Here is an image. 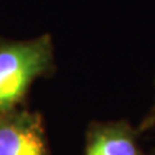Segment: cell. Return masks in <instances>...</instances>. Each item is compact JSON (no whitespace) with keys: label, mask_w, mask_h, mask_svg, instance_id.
Masks as SVG:
<instances>
[{"label":"cell","mask_w":155,"mask_h":155,"mask_svg":"<svg viewBox=\"0 0 155 155\" xmlns=\"http://www.w3.org/2000/svg\"><path fill=\"white\" fill-rule=\"evenodd\" d=\"M55 71V46L49 33L28 40L0 39V114L25 106L32 85Z\"/></svg>","instance_id":"1"},{"label":"cell","mask_w":155,"mask_h":155,"mask_svg":"<svg viewBox=\"0 0 155 155\" xmlns=\"http://www.w3.org/2000/svg\"><path fill=\"white\" fill-rule=\"evenodd\" d=\"M0 155H52L42 114L26 106L0 114Z\"/></svg>","instance_id":"2"},{"label":"cell","mask_w":155,"mask_h":155,"mask_svg":"<svg viewBox=\"0 0 155 155\" xmlns=\"http://www.w3.org/2000/svg\"><path fill=\"white\" fill-rule=\"evenodd\" d=\"M141 132L127 119L94 121L85 134L83 155H150L139 141Z\"/></svg>","instance_id":"3"},{"label":"cell","mask_w":155,"mask_h":155,"mask_svg":"<svg viewBox=\"0 0 155 155\" xmlns=\"http://www.w3.org/2000/svg\"><path fill=\"white\" fill-rule=\"evenodd\" d=\"M152 129H155V102L152 105V108L148 111V114L142 118V121H141V124L138 127V131L141 134L152 131Z\"/></svg>","instance_id":"4"}]
</instances>
